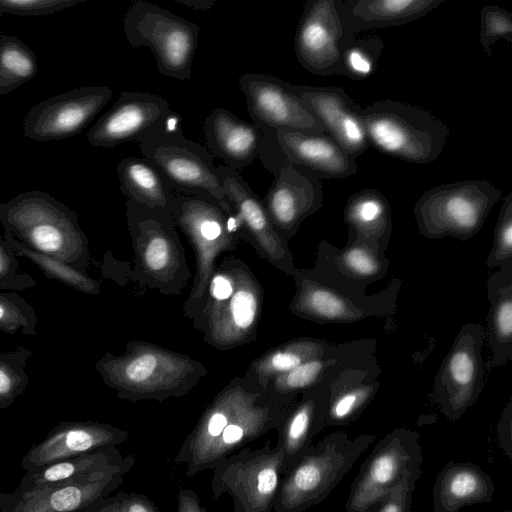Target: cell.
Returning <instances> with one entry per match:
<instances>
[{"mask_svg": "<svg viewBox=\"0 0 512 512\" xmlns=\"http://www.w3.org/2000/svg\"><path fill=\"white\" fill-rule=\"evenodd\" d=\"M112 94L107 86H84L45 99L26 114L24 135L39 142L74 136L94 119Z\"/></svg>", "mask_w": 512, "mask_h": 512, "instance_id": "ffe728a7", "label": "cell"}, {"mask_svg": "<svg viewBox=\"0 0 512 512\" xmlns=\"http://www.w3.org/2000/svg\"><path fill=\"white\" fill-rule=\"evenodd\" d=\"M498 443L503 452L512 458V398L507 402L497 423Z\"/></svg>", "mask_w": 512, "mask_h": 512, "instance_id": "f6af8a7d", "label": "cell"}, {"mask_svg": "<svg viewBox=\"0 0 512 512\" xmlns=\"http://www.w3.org/2000/svg\"><path fill=\"white\" fill-rule=\"evenodd\" d=\"M445 0H337L346 32L401 26L416 21Z\"/></svg>", "mask_w": 512, "mask_h": 512, "instance_id": "f1b7e54d", "label": "cell"}, {"mask_svg": "<svg viewBox=\"0 0 512 512\" xmlns=\"http://www.w3.org/2000/svg\"><path fill=\"white\" fill-rule=\"evenodd\" d=\"M171 114L169 103L161 96L125 91L88 131L87 140L92 146L105 148L139 143L168 124Z\"/></svg>", "mask_w": 512, "mask_h": 512, "instance_id": "44dd1931", "label": "cell"}, {"mask_svg": "<svg viewBox=\"0 0 512 512\" xmlns=\"http://www.w3.org/2000/svg\"><path fill=\"white\" fill-rule=\"evenodd\" d=\"M273 175L272 185L261 200L275 230L289 242L302 222L322 207V183L310 171L289 163Z\"/></svg>", "mask_w": 512, "mask_h": 512, "instance_id": "603a6c76", "label": "cell"}, {"mask_svg": "<svg viewBox=\"0 0 512 512\" xmlns=\"http://www.w3.org/2000/svg\"><path fill=\"white\" fill-rule=\"evenodd\" d=\"M0 222L43 252L57 253L68 244L87 253L76 213L43 191L22 192L0 203Z\"/></svg>", "mask_w": 512, "mask_h": 512, "instance_id": "5bb4252c", "label": "cell"}, {"mask_svg": "<svg viewBox=\"0 0 512 512\" xmlns=\"http://www.w3.org/2000/svg\"><path fill=\"white\" fill-rule=\"evenodd\" d=\"M37 71L36 55L26 44L15 37H0V95L33 79Z\"/></svg>", "mask_w": 512, "mask_h": 512, "instance_id": "74e56055", "label": "cell"}, {"mask_svg": "<svg viewBox=\"0 0 512 512\" xmlns=\"http://www.w3.org/2000/svg\"><path fill=\"white\" fill-rule=\"evenodd\" d=\"M134 251L131 278L164 295H180L192 274L172 213L125 200Z\"/></svg>", "mask_w": 512, "mask_h": 512, "instance_id": "8992f818", "label": "cell"}, {"mask_svg": "<svg viewBox=\"0 0 512 512\" xmlns=\"http://www.w3.org/2000/svg\"><path fill=\"white\" fill-rule=\"evenodd\" d=\"M252 122L274 130H293L304 134H327L305 102L290 89V83L263 73L240 76Z\"/></svg>", "mask_w": 512, "mask_h": 512, "instance_id": "d6986e66", "label": "cell"}, {"mask_svg": "<svg viewBox=\"0 0 512 512\" xmlns=\"http://www.w3.org/2000/svg\"><path fill=\"white\" fill-rule=\"evenodd\" d=\"M316 259L325 263L340 279L365 288L384 278L391 263L385 253L360 239L347 240L343 248L321 240Z\"/></svg>", "mask_w": 512, "mask_h": 512, "instance_id": "4dcf8cb0", "label": "cell"}, {"mask_svg": "<svg viewBox=\"0 0 512 512\" xmlns=\"http://www.w3.org/2000/svg\"><path fill=\"white\" fill-rule=\"evenodd\" d=\"M174 2L198 11H208L216 3L214 0H174Z\"/></svg>", "mask_w": 512, "mask_h": 512, "instance_id": "7dc6e473", "label": "cell"}, {"mask_svg": "<svg viewBox=\"0 0 512 512\" xmlns=\"http://www.w3.org/2000/svg\"><path fill=\"white\" fill-rule=\"evenodd\" d=\"M329 397V385L303 391L277 429L276 445L283 453L284 473L305 454L325 427Z\"/></svg>", "mask_w": 512, "mask_h": 512, "instance_id": "83f0119b", "label": "cell"}, {"mask_svg": "<svg viewBox=\"0 0 512 512\" xmlns=\"http://www.w3.org/2000/svg\"><path fill=\"white\" fill-rule=\"evenodd\" d=\"M375 440L372 434L351 439L339 430L312 445L284 473L274 512H303L322 502Z\"/></svg>", "mask_w": 512, "mask_h": 512, "instance_id": "ba28073f", "label": "cell"}, {"mask_svg": "<svg viewBox=\"0 0 512 512\" xmlns=\"http://www.w3.org/2000/svg\"><path fill=\"white\" fill-rule=\"evenodd\" d=\"M417 431L396 428L381 438L351 484L345 512H367L395 488L422 475L423 449Z\"/></svg>", "mask_w": 512, "mask_h": 512, "instance_id": "8fae6325", "label": "cell"}, {"mask_svg": "<svg viewBox=\"0 0 512 512\" xmlns=\"http://www.w3.org/2000/svg\"><path fill=\"white\" fill-rule=\"evenodd\" d=\"M134 463L129 454L124 463L101 471L35 490L0 492V512H82L118 488Z\"/></svg>", "mask_w": 512, "mask_h": 512, "instance_id": "2e32d148", "label": "cell"}, {"mask_svg": "<svg viewBox=\"0 0 512 512\" xmlns=\"http://www.w3.org/2000/svg\"><path fill=\"white\" fill-rule=\"evenodd\" d=\"M348 240H363L385 253L393 230L392 211L387 198L376 189L352 194L344 207Z\"/></svg>", "mask_w": 512, "mask_h": 512, "instance_id": "d6a6232c", "label": "cell"}, {"mask_svg": "<svg viewBox=\"0 0 512 512\" xmlns=\"http://www.w3.org/2000/svg\"><path fill=\"white\" fill-rule=\"evenodd\" d=\"M217 168L226 199L237 220L239 239L247 242L259 258L292 276L296 267L288 242L275 230L262 200L239 171L225 165Z\"/></svg>", "mask_w": 512, "mask_h": 512, "instance_id": "ac0fdd59", "label": "cell"}, {"mask_svg": "<svg viewBox=\"0 0 512 512\" xmlns=\"http://www.w3.org/2000/svg\"><path fill=\"white\" fill-rule=\"evenodd\" d=\"M292 405L236 376L206 406L175 462L186 465L189 477L213 469L246 444L277 430Z\"/></svg>", "mask_w": 512, "mask_h": 512, "instance_id": "6da1fadb", "label": "cell"}, {"mask_svg": "<svg viewBox=\"0 0 512 512\" xmlns=\"http://www.w3.org/2000/svg\"><path fill=\"white\" fill-rule=\"evenodd\" d=\"M0 408H2V405H1V403H0Z\"/></svg>", "mask_w": 512, "mask_h": 512, "instance_id": "f907efd6", "label": "cell"}, {"mask_svg": "<svg viewBox=\"0 0 512 512\" xmlns=\"http://www.w3.org/2000/svg\"><path fill=\"white\" fill-rule=\"evenodd\" d=\"M177 512H207V510L193 489L181 487L177 493Z\"/></svg>", "mask_w": 512, "mask_h": 512, "instance_id": "bcb514c9", "label": "cell"}, {"mask_svg": "<svg viewBox=\"0 0 512 512\" xmlns=\"http://www.w3.org/2000/svg\"><path fill=\"white\" fill-rule=\"evenodd\" d=\"M116 172L126 199L172 213L176 192L149 160L136 156L123 158Z\"/></svg>", "mask_w": 512, "mask_h": 512, "instance_id": "836d02e7", "label": "cell"}, {"mask_svg": "<svg viewBox=\"0 0 512 512\" xmlns=\"http://www.w3.org/2000/svg\"><path fill=\"white\" fill-rule=\"evenodd\" d=\"M264 289L245 261L225 258L216 266L200 313L193 327L210 347L226 351L257 338Z\"/></svg>", "mask_w": 512, "mask_h": 512, "instance_id": "3957f363", "label": "cell"}, {"mask_svg": "<svg viewBox=\"0 0 512 512\" xmlns=\"http://www.w3.org/2000/svg\"><path fill=\"white\" fill-rule=\"evenodd\" d=\"M345 33L337 0H308L295 35L297 60L312 74L341 75Z\"/></svg>", "mask_w": 512, "mask_h": 512, "instance_id": "7402d4cb", "label": "cell"}, {"mask_svg": "<svg viewBox=\"0 0 512 512\" xmlns=\"http://www.w3.org/2000/svg\"><path fill=\"white\" fill-rule=\"evenodd\" d=\"M295 294L290 311L318 324H353L367 318L395 314L402 281L394 278L372 295L366 288L340 279L325 263L315 258L312 268H295L291 276Z\"/></svg>", "mask_w": 512, "mask_h": 512, "instance_id": "277c9868", "label": "cell"}, {"mask_svg": "<svg viewBox=\"0 0 512 512\" xmlns=\"http://www.w3.org/2000/svg\"><path fill=\"white\" fill-rule=\"evenodd\" d=\"M203 132L209 149L239 172L260 156L265 143V133L253 122L220 107L206 117Z\"/></svg>", "mask_w": 512, "mask_h": 512, "instance_id": "4316f807", "label": "cell"}, {"mask_svg": "<svg viewBox=\"0 0 512 512\" xmlns=\"http://www.w3.org/2000/svg\"><path fill=\"white\" fill-rule=\"evenodd\" d=\"M82 512H161L157 505L147 496L135 492H119L107 496Z\"/></svg>", "mask_w": 512, "mask_h": 512, "instance_id": "b9f144b4", "label": "cell"}, {"mask_svg": "<svg viewBox=\"0 0 512 512\" xmlns=\"http://www.w3.org/2000/svg\"><path fill=\"white\" fill-rule=\"evenodd\" d=\"M121 355L105 354L96 364L121 400L163 402L188 394L207 374L189 355L144 340H130Z\"/></svg>", "mask_w": 512, "mask_h": 512, "instance_id": "7a4b0ae2", "label": "cell"}, {"mask_svg": "<svg viewBox=\"0 0 512 512\" xmlns=\"http://www.w3.org/2000/svg\"><path fill=\"white\" fill-rule=\"evenodd\" d=\"M485 338L483 325L464 324L441 362L434 380L433 399L450 421L460 419L484 389L486 368L482 349Z\"/></svg>", "mask_w": 512, "mask_h": 512, "instance_id": "9a60e30c", "label": "cell"}, {"mask_svg": "<svg viewBox=\"0 0 512 512\" xmlns=\"http://www.w3.org/2000/svg\"><path fill=\"white\" fill-rule=\"evenodd\" d=\"M176 227L189 240L195 255V275L182 310L194 319L202 310L217 258L241 241L236 217L228 202L206 194L176 193L172 208Z\"/></svg>", "mask_w": 512, "mask_h": 512, "instance_id": "5b68a950", "label": "cell"}, {"mask_svg": "<svg viewBox=\"0 0 512 512\" xmlns=\"http://www.w3.org/2000/svg\"><path fill=\"white\" fill-rule=\"evenodd\" d=\"M487 297L485 340L491 351L489 368H497L512 360V260L489 276Z\"/></svg>", "mask_w": 512, "mask_h": 512, "instance_id": "1f68e13d", "label": "cell"}, {"mask_svg": "<svg viewBox=\"0 0 512 512\" xmlns=\"http://www.w3.org/2000/svg\"><path fill=\"white\" fill-rule=\"evenodd\" d=\"M144 158L165 177L176 193L206 194L228 202L210 152L168 124L138 143Z\"/></svg>", "mask_w": 512, "mask_h": 512, "instance_id": "4fadbf2b", "label": "cell"}, {"mask_svg": "<svg viewBox=\"0 0 512 512\" xmlns=\"http://www.w3.org/2000/svg\"><path fill=\"white\" fill-rule=\"evenodd\" d=\"M380 372L349 370L330 385L325 426H346L353 423L376 396Z\"/></svg>", "mask_w": 512, "mask_h": 512, "instance_id": "e575fe53", "label": "cell"}, {"mask_svg": "<svg viewBox=\"0 0 512 512\" xmlns=\"http://www.w3.org/2000/svg\"><path fill=\"white\" fill-rule=\"evenodd\" d=\"M127 456L123 457L118 448H110L67 458L51 463L37 471L26 472L16 489L21 491L35 490L101 471L124 463Z\"/></svg>", "mask_w": 512, "mask_h": 512, "instance_id": "8d00e7d4", "label": "cell"}, {"mask_svg": "<svg viewBox=\"0 0 512 512\" xmlns=\"http://www.w3.org/2000/svg\"><path fill=\"white\" fill-rule=\"evenodd\" d=\"M384 49L383 40L375 35L357 38L346 32L341 44V75L364 80L377 69Z\"/></svg>", "mask_w": 512, "mask_h": 512, "instance_id": "f35d334b", "label": "cell"}, {"mask_svg": "<svg viewBox=\"0 0 512 512\" xmlns=\"http://www.w3.org/2000/svg\"><path fill=\"white\" fill-rule=\"evenodd\" d=\"M6 315H7V311L4 307V305H2L0 303V321H2L6 317Z\"/></svg>", "mask_w": 512, "mask_h": 512, "instance_id": "681fc988", "label": "cell"}, {"mask_svg": "<svg viewBox=\"0 0 512 512\" xmlns=\"http://www.w3.org/2000/svg\"><path fill=\"white\" fill-rule=\"evenodd\" d=\"M276 138L287 163L302 167L319 179L346 178L358 171L356 159L328 134L276 130Z\"/></svg>", "mask_w": 512, "mask_h": 512, "instance_id": "484cf974", "label": "cell"}, {"mask_svg": "<svg viewBox=\"0 0 512 512\" xmlns=\"http://www.w3.org/2000/svg\"><path fill=\"white\" fill-rule=\"evenodd\" d=\"M212 470L214 499L228 493L234 512H271L284 475L283 453L266 441L258 449H240Z\"/></svg>", "mask_w": 512, "mask_h": 512, "instance_id": "7c38bea8", "label": "cell"}, {"mask_svg": "<svg viewBox=\"0 0 512 512\" xmlns=\"http://www.w3.org/2000/svg\"><path fill=\"white\" fill-rule=\"evenodd\" d=\"M502 190L486 180H462L425 191L414 205L419 233L428 239L446 236L467 241L483 227Z\"/></svg>", "mask_w": 512, "mask_h": 512, "instance_id": "9c48e42d", "label": "cell"}, {"mask_svg": "<svg viewBox=\"0 0 512 512\" xmlns=\"http://www.w3.org/2000/svg\"><path fill=\"white\" fill-rule=\"evenodd\" d=\"M512 260V192H508L499 210L494 229L493 244L488 254V268H499Z\"/></svg>", "mask_w": 512, "mask_h": 512, "instance_id": "ab89813d", "label": "cell"}, {"mask_svg": "<svg viewBox=\"0 0 512 512\" xmlns=\"http://www.w3.org/2000/svg\"><path fill=\"white\" fill-rule=\"evenodd\" d=\"M512 44V14L496 5H485L480 13V44L488 57L498 40Z\"/></svg>", "mask_w": 512, "mask_h": 512, "instance_id": "60d3db41", "label": "cell"}, {"mask_svg": "<svg viewBox=\"0 0 512 512\" xmlns=\"http://www.w3.org/2000/svg\"><path fill=\"white\" fill-rule=\"evenodd\" d=\"M330 342L314 337H298L266 350L253 359L242 376L250 384L265 390L275 377L321 355Z\"/></svg>", "mask_w": 512, "mask_h": 512, "instance_id": "d590c367", "label": "cell"}, {"mask_svg": "<svg viewBox=\"0 0 512 512\" xmlns=\"http://www.w3.org/2000/svg\"><path fill=\"white\" fill-rule=\"evenodd\" d=\"M376 349L377 342L372 338L330 344L321 355L272 379L265 391L278 401L293 404L303 391L319 385L330 386L349 370L381 372Z\"/></svg>", "mask_w": 512, "mask_h": 512, "instance_id": "e0dca14e", "label": "cell"}, {"mask_svg": "<svg viewBox=\"0 0 512 512\" xmlns=\"http://www.w3.org/2000/svg\"><path fill=\"white\" fill-rule=\"evenodd\" d=\"M83 0H0V12L17 16H45L75 6Z\"/></svg>", "mask_w": 512, "mask_h": 512, "instance_id": "7bdbcfd3", "label": "cell"}, {"mask_svg": "<svg viewBox=\"0 0 512 512\" xmlns=\"http://www.w3.org/2000/svg\"><path fill=\"white\" fill-rule=\"evenodd\" d=\"M418 478H411L374 504L367 512H410Z\"/></svg>", "mask_w": 512, "mask_h": 512, "instance_id": "ee69618b", "label": "cell"}, {"mask_svg": "<svg viewBox=\"0 0 512 512\" xmlns=\"http://www.w3.org/2000/svg\"><path fill=\"white\" fill-rule=\"evenodd\" d=\"M5 268H6V258H5V255L2 253V251L0 250V276L3 275Z\"/></svg>", "mask_w": 512, "mask_h": 512, "instance_id": "c3c4849f", "label": "cell"}, {"mask_svg": "<svg viewBox=\"0 0 512 512\" xmlns=\"http://www.w3.org/2000/svg\"><path fill=\"white\" fill-rule=\"evenodd\" d=\"M124 35L133 47H148L160 74L188 80L192 73L199 26L145 1L134 2L123 19Z\"/></svg>", "mask_w": 512, "mask_h": 512, "instance_id": "30bf717a", "label": "cell"}, {"mask_svg": "<svg viewBox=\"0 0 512 512\" xmlns=\"http://www.w3.org/2000/svg\"><path fill=\"white\" fill-rule=\"evenodd\" d=\"M129 438L127 431L94 421L62 422L23 456L21 467L37 471L51 463L98 450L117 448Z\"/></svg>", "mask_w": 512, "mask_h": 512, "instance_id": "cb8c5ba5", "label": "cell"}, {"mask_svg": "<svg viewBox=\"0 0 512 512\" xmlns=\"http://www.w3.org/2000/svg\"><path fill=\"white\" fill-rule=\"evenodd\" d=\"M369 146L415 164L434 162L449 138V127L427 109L385 99L358 107Z\"/></svg>", "mask_w": 512, "mask_h": 512, "instance_id": "52a82bcc", "label": "cell"}, {"mask_svg": "<svg viewBox=\"0 0 512 512\" xmlns=\"http://www.w3.org/2000/svg\"><path fill=\"white\" fill-rule=\"evenodd\" d=\"M495 485L489 474L472 462L449 461L432 488L433 512H459L463 507L492 501Z\"/></svg>", "mask_w": 512, "mask_h": 512, "instance_id": "f546056e", "label": "cell"}, {"mask_svg": "<svg viewBox=\"0 0 512 512\" xmlns=\"http://www.w3.org/2000/svg\"><path fill=\"white\" fill-rule=\"evenodd\" d=\"M290 89L305 102L326 133L354 159L370 147L357 114L360 105L343 88L290 83Z\"/></svg>", "mask_w": 512, "mask_h": 512, "instance_id": "d4e9b609", "label": "cell"}]
</instances>
